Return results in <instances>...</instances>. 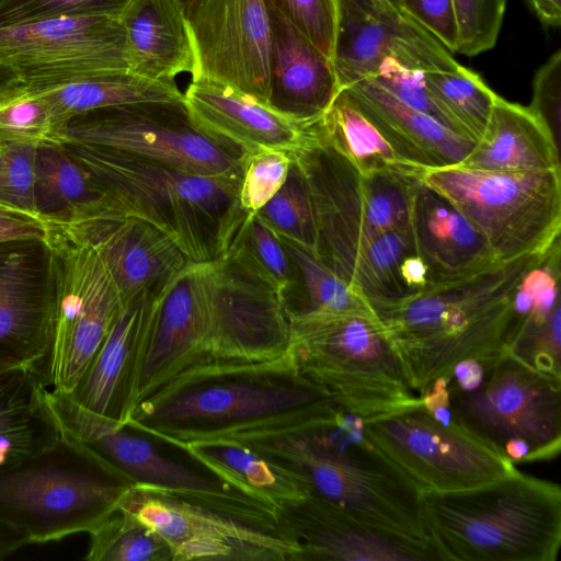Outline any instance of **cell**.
I'll list each match as a JSON object with an SVG mask.
<instances>
[{"mask_svg":"<svg viewBox=\"0 0 561 561\" xmlns=\"http://www.w3.org/2000/svg\"><path fill=\"white\" fill-rule=\"evenodd\" d=\"M288 352L273 362L191 368L137 405L126 426L169 445L308 431L339 411Z\"/></svg>","mask_w":561,"mask_h":561,"instance_id":"obj_1","label":"cell"},{"mask_svg":"<svg viewBox=\"0 0 561 561\" xmlns=\"http://www.w3.org/2000/svg\"><path fill=\"white\" fill-rule=\"evenodd\" d=\"M542 251L404 297L368 300L413 391L450 379L459 362L484 368L508 353L519 325L516 293Z\"/></svg>","mask_w":561,"mask_h":561,"instance_id":"obj_2","label":"cell"},{"mask_svg":"<svg viewBox=\"0 0 561 561\" xmlns=\"http://www.w3.org/2000/svg\"><path fill=\"white\" fill-rule=\"evenodd\" d=\"M240 444L298 477L310 494L437 560L424 522L421 491L374 443L360 416L340 409L321 427Z\"/></svg>","mask_w":561,"mask_h":561,"instance_id":"obj_3","label":"cell"},{"mask_svg":"<svg viewBox=\"0 0 561 561\" xmlns=\"http://www.w3.org/2000/svg\"><path fill=\"white\" fill-rule=\"evenodd\" d=\"M118 210L171 238L192 262L225 254L248 215L241 179L191 173L161 162L79 144H61Z\"/></svg>","mask_w":561,"mask_h":561,"instance_id":"obj_4","label":"cell"},{"mask_svg":"<svg viewBox=\"0 0 561 561\" xmlns=\"http://www.w3.org/2000/svg\"><path fill=\"white\" fill-rule=\"evenodd\" d=\"M437 560L556 561L561 546V488L518 469L493 482L421 492Z\"/></svg>","mask_w":561,"mask_h":561,"instance_id":"obj_5","label":"cell"},{"mask_svg":"<svg viewBox=\"0 0 561 561\" xmlns=\"http://www.w3.org/2000/svg\"><path fill=\"white\" fill-rule=\"evenodd\" d=\"M319 118L311 123L306 144L289 154L311 199L316 256L356 289L368 245L383 232L408 224L410 202L421 180L362 174L330 145Z\"/></svg>","mask_w":561,"mask_h":561,"instance_id":"obj_6","label":"cell"},{"mask_svg":"<svg viewBox=\"0 0 561 561\" xmlns=\"http://www.w3.org/2000/svg\"><path fill=\"white\" fill-rule=\"evenodd\" d=\"M133 484L81 444L64 436L0 470V522L30 543L90 533L114 514Z\"/></svg>","mask_w":561,"mask_h":561,"instance_id":"obj_7","label":"cell"},{"mask_svg":"<svg viewBox=\"0 0 561 561\" xmlns=\"http://www.w3.org/2000/svg\"><path fill=\"white\" fill-rule=\"evenodd\" d=\"M288 355L333 403L364 421L416 400L376 316L289 314Z\"/></svg>","mask_w":561,"mask_h":561,"instance_id":"obj_8","label":"cell"},{"mask_svg":"<svg viewBox=\"0 0 561 561\" xmlns=\"http://www.w3.org/2000/svg\"><path fill=\"white\" fill-rule=\"evenodd\" d=\"M424 185L448 201L500 261L547 249L561 232L560 170L427 169Z\"/></svg>","mask_w":561,"mask_h":561,"instance_id":"obj_9","label":"cell"},{"mask_svg":"<svg viewBox=\"0 0 561 561\" xmlns=\"http://www.w3.org/2000/svg\"><path fill=\"white\" fill-rule=\"evenodd\" d=\"M47 401L64 436L88 448L133 485L175 495L282 535L275 507L162 456L134 430L79 408L62 393L48 390Z\"/></svg>","mask_w":561,"mask_h":561,"instance_id":"obj_10","label":"cell"},{"mask_svg":"<svg viewBox=\"0 0 561 561\" xmlns=\"http://www.w3.org/2000/svg\"><path fill=\"white\" fill-rule=\"evenodd\" d=\"M55 268L50 346L39 370L47 387L67 394L82 378L124 305L98 252L59 224H45Z\"/></svg>","mask_w":561,"mask_h":561,"instance_id":"obj_11","label":"cell"},{"mask_svg":"<svg viewBox=\"0 0 561 561\" xmlns=\"http://www.w3.org/2000/svg\"><path fill=\"white\" fill-rule=\"evenodd\" d=\"M61 144L99 147L191 173L241 179L248 152L203 130L183 100L94 110L68 121Z\"/></svg>","mask_w":561,"mask_h":561,"instance_id":"obj_12","label":"cell"},{"mask_svg":"<svg viewBox=\"0 0 561 561\" xmlns=\"http://www.w3.org/2000/svg\"><path fill=\"white\" fill-rule=\"evenodd\" d=\"M450 408L466 427L493 444L512 462L549 460L561 448V379L510 352L484 367L470 391L449 386Z\"/></svg>","mask_w":561,"mask_h":561,"instance_id":"obj_13","label":"cell"},{"mask_svg":"<svg viewBox=\"0 0 561 561\" xmlns=\"http://www.w3.org/2000/svg\"><path fill=\"white\" fill-rule=\"evenodd\" d=\"M369 437L423 491L480 486L517 468L458 419L446 424L416 400L365 421Z\"/></svg>","mask_w":561,"mask_h":561,"instance_id":"obj_14","label":"cell"},{"mask_svg":"<svg viewBox=\"0 0 561 561\" xmlns=\"http://www.w3.org/2000/svg\"><path fill=\"white\" fill-rule=\"evenodd\" d=\"M0 58L19 72L28 93L129 70L125 31L114 16H65L0 28Z\"/></svg>","mask_w":561,"mask_h":561,"instance_id":"obj_15","label":"cell"},{"mask_svg":"<svg viewBox=\"0 0 561 561\" xmlns=\"http://www.w3.org/2000/svg\"><path fill=\"white\" fill-rule=\"evenodd\" d=\"M208 284L211 329L198 366L266 363L287 354L289 320L274 289L225 255L209 262Z\"/></svg>","mask_w":561,"mask_h":561,"instance_id":"obj_16","label":"cell"},{"mask_svg":"<svg viewBox=\"0 0 561 561\" xmlns=\"http://www.w3.org/2000/svg\"><path fill=\"white\" fill-rule=\"evenodd\" d=\"M208 267L209 262L190 261L147 300L135 409L171 379L202 364L211 329Z\"/></svg>","mask_w":561,"mask_h":561,"instance_id":"obj_17","label":"cell"},{"mask_svg":"<svg viewBox=\"0 0 561 561\" xmlns=\"http://www.w3.org/2000/svg\"><path fill=\"white\" fill-rule=\"evenodd\" d=\"M192 80L229 85L267 105L271 20L264 0H187Z\"/></svg>","mask_w":561,"mask_h":561,"instance_id":"obj_18","label":"cell"},{"mask_svg":"<svg viewBox=\"0 0 561 561\" xmlns=\"http://www.w3.org/2000/svg\"><path fill=\"white\" fill-rule=\"evenodd\" d=\"M55 268L45 238L0 242V374L37 367L50 346Z\"/></svg>","mask_w":561,"mask_h":561,"instance_id":"obj_19","label":"cell"},{"mask_svg":"<svg viewBox=\"0 0 561 561\" xmlns=\"http://www.w3.org/2000/svg\"><path fill=\"white\" fill-rule=\"evenodd\" d=\"M58 224L98 252L124 306L153 298L190 262L161 230L118 210L88 214Z\"/></svg>","mask_w":561,"mask_h":561,"instance_id":"obj_20","label":"cell"},{"mask_svg":"<svg viewBox=\"0 0 561 561\" xmlns=\"http://www.w3.org/2000/svg\"><path fill=\"white\" fill-rule=\"evenodd\" d=\"M339 7L333 66L341 89L374 76L387 60L420 72H451L461 65L437 38L403 11L374 18Z\"/></svg>","mask_w":561,"mask_h":561,"instance_id":"obj_21","label":"cell"},{"mask_svg":"<svg viewBox=\"0 0 561 561\" xmlns=\"http://www.w3.org/2000/svg\"><path fill=\"white\" fill-rule=\"evenodd\" d=\"M278 519L299 545L302 561L432 560L421 549L366 527L335 504L310 493L280 508Z\"/></svg>","mask_w":561,"mask_h":561,"instance_id":"obj_22","label":"cell"},{"mask_svg":"<svg viewBox=\"0 0 561 561\" xmlns=\"http://www.w3.org/2000/svg\"><path fill=\"white\" fill-rule=\"evenodd\" d=\"M183 101L203 130L248 153L260 149L293 152L309 138L311 122L291 119L229 85L192 80L183 92Z\"/></svg>","mask_w":561,"mask_h":561,"instance_id":"obj_23","label":"cell"},{"mask_svg":"<svg viewBox=\"0 0 561 561\" xmlns=\"http://www.w3.org/2000/svg\"><path fill=\"white\" fill-rule=\"evenodd\" d=\"M266 7L271 20L267 105L297 122H312L341 90L333 61L285 16Z\"/></svg>","mask_w":561,"mask_h":561,"instance_id":"obj_24","label":"cell"},{"mask_svg":"<svg viewBox=\"0 0 561 561\" xmlns=\"http://www.w3.org/2000/svg\"><path fill=\"white\" fill-rule=\"evenodd\" d=\"M118 510L151 528L171 548L186 540H227L268 549L282 561H302L295 541L168 493L133 485Z\"/></svg>","mask_w":561,"mask_h":561,"instance_id":"obj_25","label":"cell"},{"mask_svg":"<svg viewBox=\"0 0 561 561\" xmlns=\"http://www.w3.org/2000/svg\"><path fill=\"white\" fill-rule=\"evenodd\" d=\"M409 227L415 251L428 268L430 287L473 275L500 261L481 233L422 181L410 202Z\"/></svg>","mask_w":561,"mask_h":561,"instance_id":"obj_26","label":"cell"},{"mask_svg":"<svg viewBox=\"0 0 561 561\" xmlns=\"http://www.w3.org/2000/svg\"><path fill=\"white\" fill-rule=\"evenodd\" d=\"M123 307L92 363L67 394L79 408L126 425L135 409L146 302Z\"/></svg>","mask_w":561,"mask_h":561,"instance_id":"obj_27","label":"cell"},{"mask_svg":"<svg viewBox=\"0 0 561 561\" xmlns=\"http://www.w3.org/2000/svg\"><path fill=\"white\" fill-rule=\"evenodd\" d=\"M125 31L129 71L174 82L194 76L196 58L186 0H130L119 18Z\"/></svg>","mask_w":561,"mask_h":561,"instance_id":"obj_28","label":"cell"},{"mask_svg":"<svg viewBox=\"0 0 561 561\" xmlns=\"http://www.w3.org/2000/svg\"><path fill=\"white\" fill-rule=\"evenodd\" d=\"M560 238L525 272L515 297L519 325L510 353L561 379Z\"/></svg>","mask_w":561,"mask_h":561,"instance_id":"obj_29","label":"cell"},{"mask_svg":"<svg viewBox=\"0 0 561 561\" xmlns=\"http://www.w3.org/2000/svg\"><path fill=\"white\" fill-rule=\"evenodd\" d=\"M343 89L408 160L424 169L458 165L476 144L369 80Z\"/></svg>","mask_w":561,"mask_h":561,"instance_id":"obj_30","label":"cell"},{"mask_svg":"<svg viewBox=\"0 0 561 561\" xmlns=\"http://www.w3.org/2000/svg\"><path fill=\"white\" fill-rule=\"evenodd\" d=\"M559 146L528 108L496 96L479 140L458 164L481 171L560 170Z\"/></svg>","mask_w":561,"mask_h":561,"instance_id":"obj_31","label":"cell"},{"mask_svg":"<svg viewBox=\"0 0 561 561\" xmlns=\"http://www.w3.org/2000/svg\"><path fill=\"white\" fill-rule=\"evenodd\" d=\"M47 391L37 367L0 374V470L38 455L61 437Z\"/></svg>","mask_w":561,"mask_h":561,"instance_id":"obj_32","label":"cell"},{"mask_svg":"<svg viewBox=\"0 0 561 561\" xmlns=\"http://www.w3.org/2000/svg\"><path fill=\"white\" fill-rule=\"evenodd\" d=\"M176 448L222 483L277 511L309 493L298 477L243 444L208 440L185 443Z\"/></svg>","mask_w":561,"mask_h":561,"instance_id":"obj_33","label":"cell"},{"mask_svg":"<svg viewBox=\"0 0 561 561\" xmlns=\"http://www.w3.org/2000/svg\"><path fill=\"white\" fill-rule=\"evenodd\" d=\"M330 145L364 175L396 174L420 179L427 169L408 160L341 89L319 118Z\"/></svg>","mask_w":561,"mask_h":561,"instance_id":"obj_34","label":"cell"},{"mask_svg":"<svg viewBox=\"0 0 561 561\" xmlns=\"http://www.w3.org/2000/svg\"><path fill=\"white\" fill-rule=\"evenodd\" d=\"M31 94L38 95L46 103L60 131V138L68 121L94 110L141 102L183 100V92L175 82L150 80L129 70L94 73Z\"/></svg>","mask_w":561,"mask_h":561,"instance_id":"obj_35","label":"cell"},{"mask_svg":"<svg viewBox=\"0 0 561 561\" xmlns=\"http://www.w3.org/2000/svg\"><path fill=\"white\" fill-rule=\"evenodd\" d=\"M35 202L43 224L67 222L88 214L118 210L60 144L37 148Z\"/></svg>","mask_w":561,"mask_h":561,"instance_id":"obj_36","label":"cell"},{"mask_svg":"<svg viewBox=\"0 0 561 561\" xmlns=\"http://www.w3.org/2000/svg\"><path fill=\"white\" fill-rule=\"evenodd\" d=\"M279 239L295 263L297 275L293 288L282 298L287 316L309 312L376 316L367 298L313 253L293 241Z\"/></svg>","mask_w":561,"mask_h":561,"instance_id":"obj_37","label":"cell"},{"mask_svg":"<svg viewBox=\"0 0 561 561\" xmlns=\"http://www.w3.org/2000/svg\"><path fill=\"white\" fill-rule=\"evenodd\" d=\"M274 289L280 300L296 282V266L283 241L255 214H248L222 254Z\"/></svg>","mask_w":561,"mask_h":561,"instance_id":"obj_38","label":"cell"},{"mask_svg":"<svg viewBox=\"0 0 561 561\" xmlns=\"http://www.w3.org/2000/svg\"><path fill=\"white\" fill-rule=\"evenodd\" d=\"M423 79L437 103L477 142L497 94L477 72L463 66L451 72H426Z\"/></svg>","mask_w":561,"mask_h":561,"instance_id":"obj_39","label":"cell"},{"mask_svg":"<svg viewBox=\"0 0 561 561\" xmlns=\"http://www.w3.org/2000/svg\"><path fill=\"white\" fill-rule=\"evenodd\" d=\"M88 561H172L171 546L129 513L117 510L89 533Z\"/></svg>","mask_w":561,"mask_h":561,"instance_id":"obj_40","label":"cell"},{"mask_svg":"<svg viewBox=\"0 0 561 561\" xmlns=\"http://www.w3.org/2000/svg\"><path fill=\"white\" fill-rule=\"evenodd\" d=\"M255 215L277 237L316 255L317 231L311 199L304 176L293 160L284 185Z\"/></svg>","mask_w":561,"mask_h":561,"instance_id":"obj_41","label":"cell"},{"mask_svg":"<svg viewBox=\"0 0 561 561\" xmlns=\"http://www.w3.org/2000/svg\"><path fill=\"white\" fill-rule=\"evenodd\" d=\"M7 144L61 145L60 131L38 95L26 91L0 103V145Z\"/></svg>","mask_w":561,"mask_h":561,"instance_id":"obj_42","label":"cell"},{"mask_svg":"<svg viewBox=\"0 0 561 561\" xmlns=\"http://www.w3.org/2000/svg\"><path fill=\"white\" fill-rule=\"evenodd\" d=\"M36 152L35 146L0 145V209L41 221L35 202Z\"/></svg>","mask_w":561,"mask_h":561,"instance_id":"obj_43","label":"cell"},{"mask_svg":"<svg viewBox=\"0 0 561 561\" xmlns=\"http://www.w3.org/2000/svg\"><path fill=\"white\" fill-rule=\"evenodd\" d=\"M130 0H0V28L65 16L121 18Z\"/></svg>","mask_w":561,"mask_h":561,"instance_id":"obj_44","label":"cell"},{"mask_svg":"<svg viewBox=\"0 0 561 561\" xmlns=\"http://www.w3.org/2000/svg\"><path fill=\"white\" fill-rule=\"evenodd\" d=\"M290 164L287 151L260 149L248 153L238 191L240 208L256 214L284 185Z\"/></svg>","mask_w":561,"mask_h":561,"instance_id":"obj_45","label":"cell"},{"mask_svg":"<svg viewBox=\"0 0 561 561\" xmlns=\"http://www.w3.org/2000/svg\"><path fill=\"white\" fill-rule=\"evenodd\" d=\"M457 23V53L476 56L494 47L506 0H453Z\"/></svg>","mask_w":561,"mask_h":561,"instance_id":"obj_46","label":"cell"},{"mask_svg":"<svg viewBox=\"0 0 561 561\" xmlns=\"http://www.w3.org/2000/svg\"><path fill=\"white\" fill-rule=\"evenodd\" d=\"M366 80L377 84L403 104L428 115L445 127L468 138L431 94L425 85L423 72L410 69L394 60H387L374 76Z\"/></svg>","mask_w":561,"mask_h":561,"instance_id":"obj_47","label":"cell"},{"mask_svg":"<svg viewBox=\"0 0 561 561\" xmlns=\"http://www.w3.org/2000/svg\"><path fill=\"white\" fill-rule=\"evenodd\" d=\"M324 55L333 58L337 31L339 7L336 0H264Z\"/></svg>","mask_w":561,"mask_h":561,"instance_id":"obj_48","label":"cell"},{"mask_svg":"<svg viewBox=\"0 0 561 561\" xmlns=\"http://www.w3.org/2000/svg\"><path fill=\"white\" fill-rule=\"evenodd\" d=\"M528 108L545 124L559 146L561 117V51L559 49L536 71L531 103Z\"/></svg>","mask_w":561,"mask_h":561,"instance_id":"obj_49","label":"cell"},{"mask_svg":"<svg viewBox=\"0 0 561 561\" xmlns=\"http://www.w3.org/2000/svg\"><path fill=\"white\" fill-rule=\"evenodd\" d=\"M400 9L449 51L457 53L458 32L453 0H401Z\"/></svg>","mask_w":561,"mask_h":561,"instance_id":"obj_50","label":"cell"},{"mask_svg":"<svg viewBox=\"0 0 561 561\" xmlns=\"http://www.w3.org/2000/svg\"><path fill=\"white\" fill-rule=\"evenodd\" d=\"M45 224L0 209V242L15 239H43L46 236Z\"/></svg>","mask_w":561,"mask_h":561,"instance_id":"obj_51","label":"cell"},{"mask_svg":"<svg viewBox=\"0 0 561 561\" xmlns=\"http://www.w3.org/2000/svg\"><path fill=\"white\" fill-rule=\"evenodd\" d=\"M483 375L484 368L480 362L466 359L454 367L449 386L459 391H470L481 383Z\"/></svg>","mask_w":561,"mask_h":561,"instance_id":"obj_52","label":"cell"},{"mask_svg":"<svg viewBox=\"0 0 561 561\" xmlns=\"http://www.w3.org/2000/svg\"><path fill=\"white\" fill-rule=\"evenodd\" d=\"M336 2L337 5L347 7L378 19L391 18L402 12L387 0H336Z\"/></svg>","mask_w":561,"mask_h":561,"instance_id":"obj_53","label":"cell"},{"mask_svg":"<svg viewBox=\"0 0 561 561\" xmlns=\"http://www.w3.org/2000/svg\"><path fill=\"white\" fill-rule=\"evenodd\" d=\"M26 92L19 72L0 58V103Z\"/></svg>","mask_w":561,"mask_h":561,"instance_id":"obj_54","label":"cell"},{"mask_svg":"<svg viewBox=\"0 0 561 561\" xmlns=\"http://www.w3.org/2000/svg\"><path fill=\"white\" fill-rule=\"evenodd\" d=\"M540 22L557 27L561 23V0H528Z\"/></svg>","mask_w":561,"mask_h":561,"instance_id":"obj_55","label":"cell"},{"mask_svg":"<svg viewBox=\"0 0 561 561\" xmlns=\"http://www.w3.org/2000/svg\"><path fill=\"white\" fill-rule=\"evenodd\" d=\"M21 533L0 522V560L14 553L21 545Z\"/></svg>","mask_w":561,"mask_h":561,"instance_id":"obj_56","label":"cell"},{"mask_svg":"<svg viewBox=\"0 0 561 561\" xmlns=\"http://www.w3.org/2000/svg\"><path fill=\"white\" fill-rule=\"evenodd\" d=\"M389 3L394 5L396 8L400 9L401 0H387ZM401 10V9H400Z\"/></svg>","mask_w":561,"mask_h":561,"instance_id":"obj_57","label":"cell"},{"mask_svg":"<svg viewBox=\"0 0 561 561\" xmlns=\"http://www.w3.org/2000/svg\"><path fill=\"white\" fill-rule=\"evenodd\" d=\"M187 1V0H186Z\"/></svg>","mask_w":561,"mask_h":561,"instance_id":"obj_58","label":"cell"}]
</instances>
